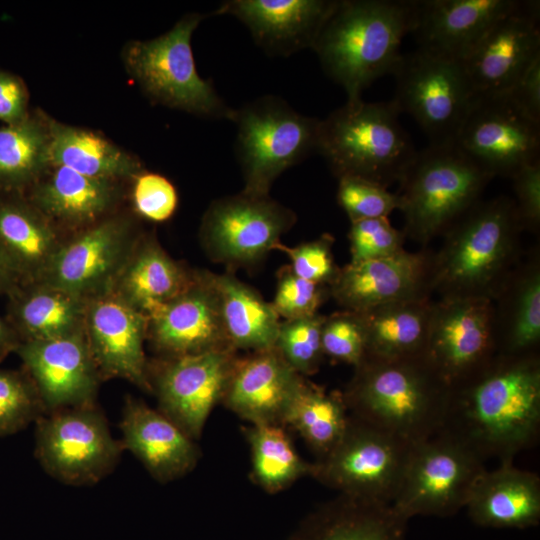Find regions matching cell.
<instances>
[{"label": "cell", "instance_id": "6da1fadb", "mask_svg": "<svg viewBox=\"0 0 540 540\" xmlns=\"http://www.w3.org/2000/svg\"><path fill=\"white\" fill-rule=\"evenodd\" d=\"M540 431V359L534 352H498L455 384L441 433L483 462H513L533 446Z\"/></svg>", "mask_w": 540, "mask_h": 540}, {"label": "cell", "instance_id": "7a4b0ae2", "mask_svg": "<svg viewBox=\"0 0 540 540\" xmlns=\"http://www.w3.org/2000/svg\"><path fill=\"white\" fill-rule=\"evenodd\" d=\"M451 388L421 354L365 358L342 394L351 416L416 444L441 431Z\"/></svg>", "mask_w": 540, "mask_h": 540}, {"label": "cell", "instance_id": "3957f363", "mask_svg": "<svg viewBox=\"0 0 540 540\" xmlns=\"http://www.w3.org/2000/svg\"><path fill=\"white\" fill-rule=\"evenodd\" d=\"M415 12V0H337L312 49L347 101L362 99L376 79L393 74Z\"/></svg>", "mask_w": 540, "mask_h": 540}, {"label": "cell", "instance_id": "277c9868", "mask_svg": "<svg viewBox=\"0 0 540 540\" xmlns=\"http://www.w3.org/2000/svg\"><path fill=\"white\" fill-rule=\"evenodd\" d=\"M523 229L513 199L477 202L431 255L430 288L439 299L495 300L513 273Z\"/></svg>", "mask_w": 540, "mask_h": 540}, {"label": "cell", "instance_id": "5b68a950", "mask_svg": "<svg viewBox=\"0 0 540 540\" xmlns=\"http://www.w3.org/2000/svg\"><path fill=\"white\" fill-rule=\"evenodd\" d=\"M399 114L393 100L346 101L320 120L316 151L337 178L356 176L387 188L417 153Z\"/></svg>", "mask_w": 540, "mask_h": 540}, {"label": "cell", "instance_id": "8992f818", "mask_svg": "<svg viewBox=\"0 0 540 540\" xmlns=\"http://www.w3.org/2000/svg\"><path fill=\"white\" fill-rule=\"evenodd\" d=\"M492 178L455 144H429L417 151L397 192L405 237L425 245L444 234L479 202Z\"/></svg>", "mask_w": 540, "mask_h": 540}, {"label": "cell", "instance_id": "52a82bcc", "mask_svg": "<svg viewBox=\"0 0 540 540\" xmlns=\"http://www.w3.org/2000/svg\"><path fill=\"white\" fill-rule=\"evenodd\" d=\"M205 17L189 13L156 38L129 42L123 61L130 75L155 102L198 116L232 120L235 109L225 104L195 66L191 39Z\"/></svg>", "mask_w": 540, "mask_h": 540}, {"label": "cell", "instance_id": "ba28073f", "mask_svg": "<svg viewBox=\"0 0 540 540\" xmlns=\"http://www.w3.org/2000/svg\"><path fill=\"white\" fill-rule=\"evenodd\" d=\"M236 156L244 189L269 195L276 178L316 151L320 119L302 115L274 96L256 99L234 111Z\"/></svg>", "mask_w": 540, "mask_h": 540}, {"label": "cell", "instance_id": "9c48e42d", "mask_svg": "<svg viewBox=\"0 0 540 540\" xmlns=\"http://www.w3.org/2000/svg\"><path fill=\"white\" fill-rule=\"evenodd\" d=\"M35 457L55 480L91 486L116 468L123 452L97 405L61 409L36 420Z\"/></svg>", "mask_w": 540, "mask_h": 540}, {"label": "cell", "instance_id": "30bf717a", "mask_svg": "<svg viewBox=\"0 0 540 540\" xmlns=\"http://www.w3.org/2000/svg\"><path fill=\"white\" fill-rule=\"evenodd\" d=\"M392 75L400 113L419 124L430 144H454L476 93L462 61L418 48L402 55Z\"/></svg>", "mask_w": 540, "mask_h": 540}, {"label": "cell", "instance_id": "8fae6325", "mask_svg": "<svg viewBox=\"0 0 540 540\" xmlns=\"http://www.w3.org/2000/svg\"><path fill=\"white\" fill-rule=\"evenodd\" d=\"M413 445L351 416L338 444L313 463L312 476L341 495L392 504Z\"/></svg>", "mask_w": 540, "mask_h": 540}, {"label": "cell", "instance_id": "7c38bea8", "mask_svg": "<svg viewBox=\"0 0 540 540\" xmlns=\"http://www.w3.org/2000/svg\"><path fill=\"white\" fill-rule=\"evenodd\" d=\"M484 462L444 433L412 446L394 510L408 521L415 516L449 517L466 507L485 470Z\"/></svg>", "mask_w": 540, "mask_h": 540}, {"label": "cell", "instance_id": "4fadbf2b", "mask_svg": "<svg viewBox=\"0 0 540 540\" xmlns=\"http://www.w3.org/2000/svg\"><path fill=\"white\" fill-rule=\"evenodd\" d=\"M295 222V213L269 195L241 191L209 205L199 238L212 262L229 268L253 266L281 243Z\"/></svg>", "mask_w": 540, "mask_h": 540}, {"label": "cell", "instance_id": "5bb4252c", "mask_svg": "<svg viewBox=\"0 0 540 540\" xmlns=\"http://www.w3.org/2000/svg\"><path fill=\"white\" fill-rule=\"evenodd\" d=\"M454 144L491 176L511 177L540 160V123L505 92L475 93Z\"/></svg>", "mask_w": 540, "mask_h": 540}, {"label": "cell", "instance_id": "9a60e30c", "mask_svg": "<svg viewBox=\"0 0 540 540\" xmlns=\"http://www.w3.org/2000/svg\"><path fill=\"white\" fill-rule=\"evenodd\" d=\"M138 237L132 221L106 217L63 241L41 278L84 300L112 290Z\"/></svg>", "mask_w": 540, "mask_h": 540}, {"label": "cell", "instance_id": "2e32d148", "mask_svg": "<svg viewBox=\"0 0 540 540\" xmlns=\"http://www.w3.org/2000/svg\"><path fill=\"white\" fill-rule=\"evenodd\" d=\"M236 359V350L221 349L162 357L149 364V382L158 410L196 440L223 399Z\"/></svg>", "mask_w": 540, "mask_h": 540}, {"label": "cell", "instance_id": "e0dca14e", "mask_svg": "<svg viewBox=\"0 0 540 540\" xmlns=\"http://www.w3.org/2000/svg\"><path fill=\"white\" fill-rule=\"evenodd\" d=\"M497 353L493 300L434 301L424 354L451 386L482 368Z\"/></svg>", "mask_w": 540, "mask_h": 540}, {"label": "cell", "instance_id": "ac0fdd59", "mask_svg": "<svg viewBox=\"0 0 540 540\" xmlns=\"http://www.w3.org/2000/svg\"><path fill=\"white\" fill-rule=\"evenodd\" d=\"M15 352L44 413L96 405L101 377L84 330L54 339L22 341Z\"/></svg>", "mask_w": 540, "mask_h": 540}, {"label": "cell", "instance_id": "d6986e66", "mask_svg": "<svg viewBox=\"0 0 540 540\" xmlns=\"http://www.w3.org/2000/svg\"><path fill=\"white\" fill-rule=\"evenodd\" d=\"M147 327V316L113 291L87 300L84 334L101 380L121 378L151 392Z\"/></svg>", "mask_w": 540, "mask_h": 540}, {"label": "cell", "instance_id": "ffe728a7", "mask_svg": "<svg viewBox=\"0 0 540 540\" xmlns=\"http://www.w3.org/2000/svg\"><path fill=\"white\" fill-rule=\"evenodd\" d=\"M147 320V339L162 357L233 349L209 271H194L187 288L156 308Z\"/></svg>", "mask_w": 540, "mask_h": 540}, {"label": "cell", "instance_id": "44dd1931", "mask_svg": "<svg viewBox=\"0 0 540 540\" xmlns=\"http://www.w3.org/2000/svg\"><path fill=\"white\" fill-rule=\"evenodd\" d=\"M431 254L404 248L385 257L348 263L329 286L343 310L361 313L371 308L431 296Z\"/></svg>", "mask_w": 540, "mask_h": 540}, {"label": "cell", "instance_id": "7402d4cb", "mask_svg": "<svg viewBox=\"0 0 540 540\" xmlns=\"http://www.w3.org/2000/svg\"><path fill=\"white\" fill-rule=\"evenodd\" d=\"M539 1H520L462 61L476 93L507 91L540 55Z\"/></svg>", "mask_w": 540, "mask_h": 540}, {"label": "cell", "instance_id": "603a6c76", "mask_svg": "<svg viewBox=\"0 0 540 540\" xmlns=\"http://www.w3.org/2000/svg\"><path fill=\"white\" fill-rule=\"evenodd\" d=\"M337 0H231L214 15L235 16L266 52L287 56L313 48Z\"/></svg>", "mask_w": 540, "mask_h": 540}, {"label": "cell", "instance_id": "cb8c5ba5", "mask_svg": "<svg viewBox=\"0 0 540 540\" xmlns=\"http://www.w3.org/2000/svg\"><path fill=\"white\" fill-rule=\"evenodd\" d=\"M520 0L416 1L411 33L429 53L463 61L479 40Z\"/></svg>", "mask_w": 540, "mask_h": 540}, {"label": "cell", "instance_id": "d4e9b609", "mask_svg": "<svg viewBox=\"0 0 540 540\" xmlns=\"http://www.w3.org/2000/svg\"><path fill=\"white\" fill-rule=\"evenodd\" d=\"M303 380L275 347L254 351L237 357L222 401L251 424L282 425Z\"/></svg>", "mask_w": 540, "mask_h": 540}, {"label": "cell", "instance_id": "484cf974", "mask_svg": "<svg viewBox=\"0 0 540 540\" xmlns=\"http://www.w3.org/2000/svg\"><path fill=\"white\" fill-rule=\"evenodd\" d=\"M121 444L161 483L188 474L199 452L194 439L159 410L134 397L125 399L119 422Z\"/></svg>", "mask_w": 540, "mask_h": 540}, {"label": "cell", "instance_id": "4316f807", "mask_svg": "<svg viewBox=\"0 0 540 540\" xmlns=\"http://www.w3.org/2000/svg\"><path fill=\"white\" fill-rule=\"evenodd\" d=\"M62 243L55 225L28 199L0 191V262L20 285L37 282Z\"/></svg>", "mask_w": 540, "mask_h": 540}, {"label": "cell", "instance_id": "83f0119b", "mask_svg": "<svg viewBox=\"0 0 540 540\" xmlns=\"http://www.w3.org/2000/svg\"><path fill=\"white\" fill-rule=\"evenodd\" d=\"M471 521L485 528L526 529L540 522V478L513 462L485 469L466 504Z\"/></svg>", "mask_w": 540, "mask_h": 540}, {"label": "cell", "instance_id": "f1b7e54d", "mask_svg": "<svg viewBox=\"0 0 540 540\" xmlns=\"http://www.w3.org/2000/svg\"><path fill=\"white\" fill-rule=\"evenodd\" d=\"M51 167L32 185L28 200L54 225L85 229L106 218L116 205L120 197L116 181Z\"/></svg>", "mask_w": 540, "mask_h": 540}, {"label": "cell", "instance_id": "f546056e", "mask_svg": "<svg viewBox=\"0 0 540 540\" xmlns=\"http://www.w3.org/2000/svg\"><path fill=\"white\" fill-rule=\"evenodd\" d=\"M407 523L391 504L339 494L303 518L287 540H406Z\"/></svg>", "mask_w": 540, "mask_h": 540}, {"label": "cell", "instance_id": "4dcf8cb0", "mask_svg": "<svg viewBox=\"0 0 540 540\" xmlns=\"http://www.w3.org/2000/svg\"><path fill=\"white\" fill-rule=\"evenodd\" d=\"M194 271L171 258L155 238H139L111 291L148 316L181 293Z\"/></svg>", "mask_w": 540, "mask_h": 540}, {"label": "cell", "instance_id": "1f68e13d", "mask_svg": "<svg viewBox=\"0 0 540 540\" xmlns=\"http://www.w3.org/2000/svg\"><path fill=\"white\" fill-rule=\"evenodd\" d=\"M8 317L20 341L54 339L84 330L86 300L41 283L19 285Z\"/></svg>", "mask_w": 540, "mask_h": 540}, {"label": "cell", "instance_id": "d6a6232c", "mask_svg": "<svg viewBox=\"0 0 540 540\" xmlns=\"http://www.w3.org/2000/svg\"><path fill=\"white\" fill-rule=\"evenodd\" d=\"M433 304L427 296L358 313L365 330V358L394 360L424 354Z\"/></svg>", "mask_w": 540, "mask_h": 540}, {"label": "cell", "instance_id": "836d02e7", "mask_svg": "<svg viewBox=\"0 0 540 540\" xmlns=\"http://www.w3.org/2000/svg\"><path fill=\"white\" fill-rule=\"evenodd\" d=\"M210 277L231 347L253 352L273 348L281 320L271 302L230 272H210Z\"/></svg>", "mask_w": 540, "mask_h": 540}, {"label": "cell", "instance_id": "e575fe53", "mask_svg": "<svg viewBox=\"0 0 540 540\" xmlns=\"http://www.w3.org/2000/svg\"><path fill=\"white\" fill-rule=\"evenodd\" d=\"M50 166H63L80 174L117 181L134 179L140 162L100 135L46 119Z\"/></svg>", "mask_w": 540, "mask_h": 540}, {"label": "cell", "instance_id": "d590c367", "mask_svg": "<svg viewBox=\"0 0 540 540\" xmlns=\"http://www.w3.org/2000/svg\"><path fill=\"white\" fill-rule=\"evenodd\" d=\"M350 417L342 392H327L304 379L288 406L282 426L293 428L320 460L341 440Z\"/></svg>", "mask_w": 540, "mask_h": 540}, {"label": "cell", "instance_id": "8d00e7d4", "mask_svg": "<svg viewBox=\"0 0 540 540\" xmlns=\"http://www.w3.org/2000/svg\"><path fill=\"white\" fill-rule=\"evenodd\" d=\"M50 167L46 119L28 114L0 127V191L20 192Z\"/></svg>", "mask_w": 540, "mask_h": 540}, {"label": "cell", "instance_id": "74e56055", "mask_svg": "<svg viewBox=\"0 0 540 540\" xmlns=\"http://www.w3.org/2000/svg\"><path fill=\"white\" fill-rule=\"evenodd\" d=\"M505 289L509 303L501 327L495 330L498 352L536 351L540 341V268L533 262L513 271ZM498 326V325H496ZM495 326V327H496Z\"/></svg>", "mask_w": 540, "mask_h": 540}, {"label": "cell", "instance_id": "f35d334b", "mask_svg": "<svg viewBox=\"0 0 540 540\" xmlns=\"http://www.w3.org/2000/svg\"><path fill=\"white\" fill-rule=\"evenodd\" d=\"M254 481L269 493L286 489L313 473V463L303 460L282 425L251 424L246 428Z\"/></svg>", "mask_w": 540, "mask_h": 540}, {"label": "cell", "instance_id": "ab89813d", "mask_svg": "<svg viewBox=\"0 0 540 540\" xmlns=\"http://www.w3.org/2000/svg\"><path fill=\"white\" fill-rule=\"evenodd\" d=\"M325 316L319 313L280 322L274 347L301 376L318 371L324 357L322 325Z\"/></svg>", "mask_w": 540, "mask_h": 540}, {"label": "cell", "instance_id": "60d3db41", "mask_svg": "<svg viewBox=\"0 0 540 540\" xmlns=\"http://www.w3.org/2000/svg\"><path fill=\"white\" fill-rule=\"evenodd\" d=\"M42 414L43 405L26 373L0 369V436L23 430Z\"/></svg>", "mask_w": 540, "mask_h": 540}, {"label": "cell", "instance_id": "b9f144b4", "mask_svg": "<svg viewBox=\"0 0 540 540\" xmlns=\"http://www.w3.org/2000/svg\"><path fill=\"white\" fill-rule=\"evenodd\" d=\"M337 201L350 222L388 217L400 210L401 198L378 183L356 176L338 178Z\"/></svg>", "mask_w": 540, "mask_h": 540}, {"label": "cell", "instance_id": "7bdbcfd3", "mask_svg": "<svg viewBox=\"0 0 540 540\" xmlns=\"http://www.w3.org/2000/svg\"><path fill=\"white\" fill-rule=\"evenodd\" d=\"M324 356L358 366L366 357V337L362 319L356 312L342 310L325 316L322 333Z\"/></svg>", "mask_w": 540, "mask_h": 540}, {"label": "cell", "instance_id": "ee69618b", "mask_svg": "<svg viewBox=\"0 0 540 540\" xmlns=\"http://www.w3.org/2000/svg\"><path fill=\"white\" fill-rule=\"evenodd\" d=\"M328 297L329 286L305 280L295 275L287 265L278 271L271 304L280 318L291 320L317 314Z\"/></svg>", "mask_w": 540, "mask_h": 540}, {"label": "cell", "instance_id": "f6af8a7d", "mask_svg": "<svg viewBox=\"0 0 540 540\" xmlns=\"http://www.w3.org/2000/svg\"><path fill=\"white\" fill-rule=\"evenodd\" d=\"M333 243V236L325 233L293 247L279 243L274 250L283 252L289 258V267L295 275L313 283L330 286L340 269L332 253Z\"/></svg>", "mask_w": 540, "mask_h": 540}, {"label": "cell", "instance_id": "bcb514c9", "mask_svg": "<svg viewBox=\"0 0 540 540\" xmlns=\"http://www.w3.org/2000/svg\"><path fill=\"white\" fill-rule=\"evenodd\" d=\"M349 263L377 259L403 249L405 234L394 228L387 217L364 219L351 223Z\"/></svg>", "mask_w": 540, "mask_h": 540}, {"label": "cell", "instance_id": "7dc6e473", "mask_svg": "<svg viewBox=\"0 0 540 540\" xmlns=\"http://www.w3.org/2000/svg\"><path fill=\"white\" fill-rule=\"evenodd\" d=\"M133 180L132 200L138 214L153 222H164L174 214L178 194L171 181L153 172H141Z\"/></svg>", "mask_w": 540, "mask_h": 540}, {"label": "cell", "instance_id": "c3c4849f", "mask_svg": "<svg viewBox=\"0 0 540 540\" xmlns=\"http://www.w3.org/2000/svg\"><path fill=\"white\" fill-rule=\"evenodd\" d=\"M514 205L523 229H538L540 223V160L527 164L511 177Z\"/></svg>", "mask_w": 540, "mask_h": 540}, {"label": "cell", "instance_id": "681fc988", "mask_svg": "<svg viewBox=\"0 0 540 540\" xmlns=\"http://www.w3.org/2000/svg\"><path fill=\"white\" fill-rule=\"evenodd\" d=\"M505 93L527 116L540 123V55Z\"/></svg>", "mask_w": 540, "mask_h": 540}, {"label": "cell", "instance_id": "f907efd6", "mask_svg": "<svg viewBox=\"0 0 540 540\" xmlns=\"http://www.w3.org/2000/svg\"><path fill=\"white\" fill-rule=\"evenodd\" d=\"M28 91L23 80L0 70V121L12 125L28 116Z\"/></svg>", "mask_w": 540, "mask_h": 540}, {"label": "cell", "instance_id": "816d5d0a", "mask_svg": "<svg viewBox=\"0 0 540 540\" xmlns=\"http://www.w3.org/2000/svg\"><path fill=\"white\" fill-rule=\"evenodd\" d=\"M20 338L7 319L0 317V361L11 352H15Z\"/></svg>", "mask_w": 540, "mask_h": 540}, {"label": "cell", "instance_id": "f5cc1de1", "mask_svg": "<svg viewBox=\"0 0 540 540\" xmlns=\"http://www.w3.org/2000/svg\"><path fill=\"white\" fill-rule=\"evenodd\" d=\"M19 285L17 279L0 262V294L9 296Z\"/></svg>", "mask_w": 540, "mask_h": 540}]
</instances>
